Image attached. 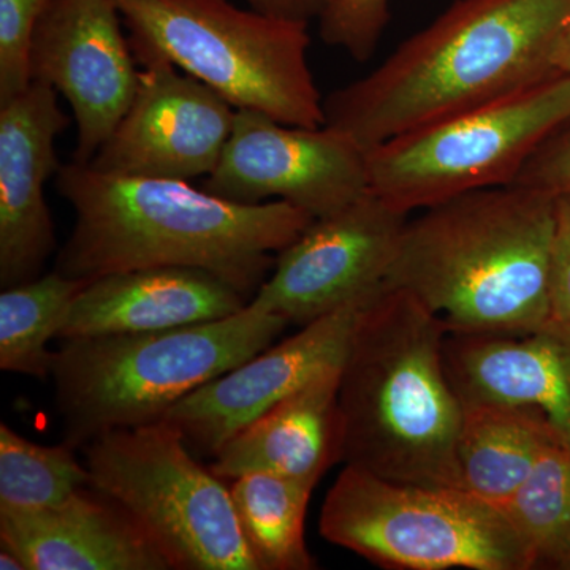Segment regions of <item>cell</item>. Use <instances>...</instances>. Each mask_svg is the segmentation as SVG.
Listing matches in <instances>:
<instances>
[{
	"instance_id": "obj_23",
	"label": "cell",
	"mask_w": 570,
	"mask_h": 570,
	"mask_svg": "<svg viewBox=\"0 0 570 570\" xmlns=\"http://www.w3.org/2000/svg\"><path fill=\"white\" fill-rule=\"evenodd\" d=\"M69 444L40 445L0 425V512L55 508L89 485V471Z\"/></svg>"
},
{
	"instance_id": "obj_17",
	"label": "cell",
	"mask_w": 570,
	"mask_h": 570,
	"mask_svg": "<svg viewBox=\"0 0 570 570\" xmlns=\"http://www.w3.org/2000/svg\"><path fill=\"white\" fill-rule=\"evenodd\" d=\"M0 546L28 570H175L138 521L91 485L55 508L0 512Z\"/></svg>"
},
{
	"instance_id": "obj_22",
	"label": "cell",
	"mask_w": 570,
	"mask_h": 570,
	"mask_svg": "<svg viewBox=\"0 0 570 570\" xmlns=\"http://www.w3.org/2000/svg\"><path fill=\"white\" fill-rule=\"evenodd\" d=\"M85 281L61 273L36 277L3 288L0 294V370L22 376H52L56 352L50 343L59 337L63 321Z\"/></svg>"
},
{
	"instance_id": "obj_28",
	"label": "cell",
	"mask_w": 570,
	"mask_h": 570,
	"mask_svg": "<svg viewBox=\"0 0 570 570\" xmlns=\"http://www.w3.org/2000/svg\"><path fill=\"white\" fill-rule=\"evenodd\" d=\"M254 11L279 20L309 22L321 18L330 0H246Z\"/></svg>"
},
{
	"instance_id": "obj_12",
	"label": "cell",
	"mask_w": 570,
	"mask_h": 570,
	"mask_svg": "<svg viewBox=\"0 0 570 570\" xmlns=\"http://www.w3.org/2000/svg\"><path fill=\"white\" fill-rule=\"evenodd\" d=\"M116 0H51L29 55L31 80L47 82L77 121L73 163L89 164L129 110L140 70Z\"/></svg>"
},
{
	"instance_id": "obj_20",
	"label": "cell",
	"mask_w": 570,
	"mask_h": 570,
	"mask_svg": "<svg viewBox=\"0 0 570 570\" xmlns=\"http://www.w3.org/2000/svg\"><path fill=\"white\" fill-rule=\"evenodd\" d=\"M461 403L456 442L461 485L505 509L547 452L562 444L561 439L538 409L483 401Z\"/></svg>"
},
{
	"instance_id": "obj_29",
	"label": "cell",
	"mask_w": 570,
	"mask_h": 570,
	"mask_svg": "<svg viewBox=\"0 0 570 570\" xmlns=\"http://www.w3.org/2000/svg\"><path fill=\"white\" fill-rule=\"evenodd\" d=\"M553 66L557 73L570 77V21L562 31L554 50Z\"/></svg>"
},
{
	"instance_id": "obj_26",
	"label": "cell",
	"mask_w": 570,
	"mask_h": 570,
	"mask_svg": "<svg viewBox=\"0 0 570 570\" xmlns=\"http://www.w3.org/2000/svg\"><path fill=\"white\" fill-rule=\"evenodd\" d=\"M509 186L558 197L570 193V121L532 153Z\"/></svg>"
},
{
	"instance_id": "obj_8",
	"label": "cell",
	"mask_w": 570,
	"mask_h": 570,
	"mask_svg": "<svg viewBox=\"0 0 570 570\" xmlns=\"http://www.w3.org/2000/svg\"><path fill=\"white\" fill-rule=\"evenodd\" d=\"M89 485L121 505L178 570H258L230 489L159 420L108 431L82 448Z\"/></svg>"
},
{
	"instance_id": "obj_30",
	"label": "cell",
	"mask_w": 570,
	"mask_h": 570,
	"mask_svg": "<svg viewBox=\"0 0 570 570\" xmlns=\"http://www.w3.org/2000/svg\"><path fill=\"white\" fill-rule=\"evenodd\" d=\"M0 569L2 570H28L20 554L14 553L9 547L0 546Z\"/></svg>"
},
{
	"instance_id": "obj_25",
	"label": "cell",
	"mask_w": 570,
	"mask_h": 570,
	"mask_svg": "<svg viewBox=\"0 0 570 570\" xmlns=\"http://www.w3.org/2000/svg\"><path fill=\"white\" fill-rule=\"evenodd\" d=\"M51 0H0V105L31 85L33 32Z\"/></svg>"
},
{
	"instance_id": "obj_16",
	"label": "cell",
	"mask_w": 570,
	"mask_h": 570,
	"mask_svg": "<svg viewBox=\"0 0 570 570\" xmlns=\"http://www.w3.org/2000/svg\"><path fill=\"white\" fill-rule=\"evenodd\" d=\"M445 367L461 401L538 409L570 449V324L527 333H449Z\"/></svg>"
},
{
	"instance_id": "obj_3",
	"label": "cell",
	"mask_w": 570,
	"mask_h": 570,
	"mask_svg": "<svg viewBox=\"0 0 570 570\" xmlns=\"http://www.w3.org/2000/svg\"><path fill=\"white\" fill-rule=\"evenodd\" d=\"M557 197L501 186L407 220L387 287L417 298L449 333H527L553 317Z\"/></svg>"
},
{
	"instance_id": "obj_21",
	"label": "cell",
	"mask_w": 570,
	"mask_h": 570,
	"mask_svg": "<svg viewBox=\"0 0 570 570\" xmlns=\"http://www.w3.org/2000/svg\"><path fill=\"white\" fill-rule=\"evenodd\" d=\"M311 480L250 472L230 487L239 531L258 570H311L316 561L305 539Z\"/></svg>"
},
{
	"instance_id": "obj_19",
	"label": "cell",
	"mask_w": 570,
	"mask_h": 570,
	"mask_svg": "<svg viewBox=\"0 0 570 570\" xmlns=\"http://www.w3.org/2000/svg\"><path fill=\"white\" fill-rule=\"evenodd\" d=\"M341 367L325 371L228 439L214 455L220 479L268 472L318 483L343 461Z\"/></svg>"
},
{
	"instance_id": "obj_24",
	"label": "cell",
	"mask_w": 570,
	"mask_h": 570,
	"mask_svg": "<svg viewBox=\"0 0 570 570\" xmlns=\"http://www.w3.org/2000/svg\"><path fill=\"white\" fill-rule=\"evenodd\" d=\"M505 510L534 569L570 570V449H550Z\"/></svg>"
},
{
	"instance_id": "obj_1",
	"label": "cell",
	"mask_w": 570,
	"mask_h": 570,
	"mask_svg": "<svg viewBox=\"0 0 570 570\" xmlns=\"http://www.w3.org/2000/svg\"><path fill=\"white\" fill-rule=\"evenodd\" d=\"M56 190L73 208V230L55 269L97 279L154 266H187L219 276L253 299L279 254L314 217L287 202L245 205L189 181L105 174L61 165Z\"/></svg>"
},
{
	"instance_id": "obj_5",
	"label": "cell",
	"mask_w": 570,
	"mask_h": 570,
	"mask_svg": "<svg viewBox=\"0 0 570 570\" xmlns=\"http://www.w3.org/2000/svg\"><path fill=\"white\" fill-rule=\"evenodd\" d=\"M287 325L249 302L205 324L63 341L51 376L63 442L78 450L108 431L159 422L183 397L272 346Z\"/></svg>"
},
{
	"instance_id": "obj_14",
	"label": "cell",
	"mask_w": 570,
	"mask_h": 570,
	"mask_svg": "<svg viewBox=\"0 0 570 570\" xmlns=\"http://www.w3.org/2000/svg\"><path fill=\"white\" fill-rule=\"evenodd\" d=\"M376 294L303 325L296 335L183 397L163 420L181 431L194 452L216 455L228 439L284 397L344 365L363 307Z\"/></svg>"
},
{
	"instance_id": "obj_18",
	"label": "cell",
	"mask_w": 570,
	"mask_h": 570,
	"mask_svg": "<svg viewBox=\"0 0 570 570\" xmlns=\"http://www.w3.org/2000/svg\"><path fill=\"white\" fill-rule=\"evenodd\" d=\"M249 299L219 276L154 266L89 281L75 296L59 340L157 332L234 316Z\"/></svg>"
},
{
	"instance_id": "obj_7",
	"label": "cell",
	"mask_w": 570,
	"mask_h": 570,
	"mask_svg": "<svg viewBox=\"0 0 570 570\" xmlns=\"http://www.w3.org/2000/svg\"><path fill=\"white\" fill-rule=\"evenodd\" d=\"M318 532L384 569H534L508 510L466 490L395 482L351 464L326 493Z\"/></svg>"
},
{
	"instance_id": "obj_6",
	"label": "cell",
	"mask_w": 570,
	"mask_h": 570,
	"mask_svg": "<svg viewBox=\"0 0 570 570\" xmlns=\"http://www.w3.org/2000/svg\"><path fill=\"white\" fill-rule=\"evenodd\" d=\"M135 59H167L223 96L296 127L325 126L307 63V24L236 9L228 0H116Z\"/></svg>"
},
{
	"instance_id": "obj_10",
	"label": "cell",
	"mask_w": 570,
	"mask_h": 570,
	"mask_svg": "<svg viewBox=\"0 0 570 570\" xmlns=\"http://www.w3.org/2000/svg\"><path fill=\"white\" fill-rule=\"evenodd\" d=\"M204 189L236 204L275 198L318 219L370 190L367 151L333 127L287 126L264 112L236 110L234 130Z\"/></svg>"
},
{
	"instance_id": "obj_2",
	"label": "cell",
	"mask_w": 570,
	"mask_h": 570,
	"mask_svg": "<svg viewBox=\"0 0 570 570\" xmlns=\"http://www.w3.org/2000/svg\"><path fill=\"white\" fill-rule=\"evenodd\" d=\"M570 0H460L376 70L324 100L325 126L366 151L554 77Z\"/></svg>"
},
{
	"instance_id": "obj_4",
	"label": "cell",
	"mask_w": 570,
	"mask_h": 570,
	"mask_svg": "<svg viewBox=\"0 0 570 570\" xmlns=\"http://www.w3.org/2000/svg\"><path fill=\"white\" fill-rule=\"evenodd\" d=\"M449 330L417 298L385 285L356 324L340 382L343 463L379 478L463 489V403L450 382Z\"/></svg>"
},
{
	"instance_id": "obj_9",
	"label": "cell",
	"mask_w": 570,
	"mask_h": 570,
	"mask_svg": "<svg viewBox=\"0 0 570 570\" xmlns=\"http://www.w3.org/2000/svg\"><path fill=\"white\" fill-rule=\"evenodd\" d=\"M570 121V77L554 75L367 151L370 189L401 212L509 186L532 153Z\"/></svg>"
},
{
	"instance_id": "obj_13",
	"label": "cell",
	"mask_w": 570,
	"mask_h": 570,
	"mask_svg": "<svg viewBox=\"0 0 570 570\" xmlns=\"http://www.w3.org/2000/svg\"><path fill=\"white\" fill-rule=\"evenodd\" d=\"M137 61L142 69L132 104L89 165L179 181L212 175L234 130L235 108L167 59Z\"/></svg>"
},
{
	"instance_id": "obj_15",
	"label": "cell",
	"mask_w": 570,
	"mask_h": 570,
	"mask_svg": "<svg viewBox=\"0 0 570 570\" xmlns=\"http://www.w3.org/2000/svg\"><path fill=\"white\" fill-rule=\"evenodd\" d=\"M58 91L32 81L0 105V285L39 277L56 249L45 184L58 174L56 138L69 126Z\"/></svg>"
},
{
	"instance_id": "obj_27",
	"label": "cell",
	"mask_w": 570,
	"mask_h": 570,
	"mask_svg": "<svg viewBox=\"0 0 570 570\" xmlns=\"http://www.w3.org/2000/svg\"><path fill=\"white\" fill-rule=\"evenodd\" d=\"M553 316L570 324V193L557 197L553 261H551Z\"/></svg>"
},
{
	"instance_id": "obj_11",
	"label": "cell",
	"mask_w": 570,
	"mask_h": 570,
	"mask_svg": "<svg viewBox=\"0 0 570 570\" xmlns=\"http://www.w3.org/2000/svg\"><path fill=\"white\" fill-rule=\"evenodd\" d=\"M409 213L367 190L277 254L250 303L299 326L385 287Z\"/></svg>"
}]
</instances>
